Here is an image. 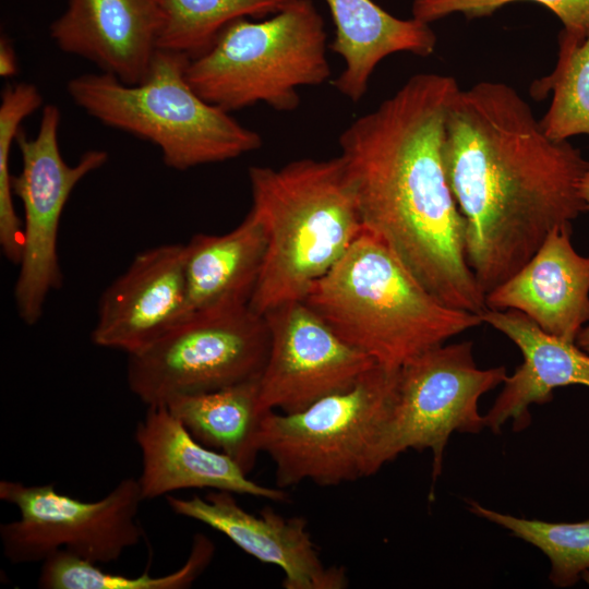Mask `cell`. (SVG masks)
<instances>
[{"label": "cell", "mask_w": 589, "mask_h": 589, "mask_svg": "<svg viewBox=\"0 0 589 589\" xmlns=\"http://www.w3.org/2000/svg\"><path fill=\"white\" fill-rule=\"evenodd\" d=\"M443 161L466 220V255L486 296L582 212L580 181L589 165L568 141L543 131L509 85L458 89L446 116Z\"/></svg>", "instance_id": "6da1fadb"}, {"label": "cell", "mask_w": 589, "mask_h": 589, "mask_svg": "<svg viewBox=\"0 0 589 589\" xmlns=\"http://www.w3.org/2000/svg\"><path fill=\"white\" fill-rule=\"evenodd\" d=\"M450 75H412L339 136L363 229L444 304L480 314L485 294L466 255V220L447 182L443 143Z\"/></svg>", "instance_id": "7a4b0ae2"}, {"label": "cell", "mask_w": 589, "mask_h": 589, "mask_svg": "<svg viewBox=\"0 0 589 589\" xmlns=\"http://www.w3.org/2000/svg\"><path fill=\"white\" fill-rule=\"evenodd\" d=\"M251 209L266 233V253L249 306L263 315L303 300L364 230L340 156L301 158L280 168H249Z\"/></svg>", "instance_id": "3957f363"}, {"label": "cell", "mask_w": 589, "mask_h": 589, "mask_svg": "<svg viewBox=\"0 0 589 589\" xmlns=\"http://www.w3.org/2000/svg\"><path fill=\"white\" fill-rule=\"evenodd\" d=\"M303 301L344 340L389 370L483 323L480 314L435 298L365 230Z\"/></svg>", "instance_id": "277c9868"}, {"label": "cell", "mask_w": 589, "mask_h": 589, "mask_svg": "<svg viewBox=\"0 0 589 589\" xmlns=\"http://www.w3.org/2000/svg\"><path fill=\"white\" fill-rule=\"evenodd\" d=\"M190 57L157 49L148 74L125 84L107 73L71 79L72 101L104 125L155 145L164 164L184 171L259 149L262 137L230 112L203 99L189 84Z\"/></svg>", "instance_id": "5b68a950"}, {"label": "cell", "mask_w": 589, "mask_h": 589, "mask_svg": "<svg viewBox=\"0 0 589 589\" xmlns=\"http://www.w3.org/2000/svg\"><path fill=\"white\" fill-rule=\"evenodd\" d=\"M326 51L322 15L311 0H296L267 20L229 23L206 51L190 59L187 80L228 112L260 103L293 111L300 87L330 77Z\"/></svg>", "instance_id": "8992f818"}, {"label": "cell", "mask_w": 589, "mask_h": 589, "mask_svg": "<svg viewBox=\"0 0 589 589\" xmlns=\"http://www.w3.org/2000/svg\"><path fill=\"white\" fill-rule=\"evenodd\" d=\"M398 370L375 365L350 388L303 410L263 414L259 447L275 465L277 488L304 481L333 486L376 473V452L395 402Z\"/></svg>", "instance_id": "52a82bcc"}, {"label": "cell", "mask_w": 589, "mask_h": 589, "mask_svg": "<svg viewBox=\"0 0 589 589\" xmlns=\"http://www.w3.org/2000/svg\"><path fill=\"white\" fill-rule=\"evenodd\" d=\"M266 320L249 305L191 313L129 354V389L146 406L259 378L266 364Z\"/></svg>", "instance_id": "ba28073f"}, {"label": "cell", "mask_w": 589, "mask_h": 589, "mask_svg": "<svg viewBox=\"0 0 589 589\" xmlns=\"http://www.w3.org/2000/svg\"><path fill=\"white\" fill-rule=\"evenodd\" d=\"M506 375L505 366L479 368L468 340L443 344L405 363L398 370L395 402L377 447L376 470L408 449H429L435 483L450 435L478 434L486 428L479 400L503 384Z\"/></svg>", "instance_id": "9c48e42d"}, {"label": "cell", "mask_w": 589, "mask_h": 589, "mask_svg": "<svg viewBox=\"0 0 589 589\" xmlns=\"http://www.w3.org/2000/svg\"><path fill=\"white\" fill-rule=\"evenodd\" d=\"M0 500L20 513L19 519L0 525L2 551L12 564L43 563L59 551L108 564L144 537L137 478H123L94 502L62 494L53 484L1 480Z\"/></svg>", "instance_id": "30bf717a"}, {"label": "cell", "mask_w": 589, "mask_h": 589, "mask_svg": "<svg viewBox=\"0 0 589 589\" xmlns=\"http://www.w3.org/2000/svg\"><path fill=\"white\" fill-rule=\"evenodd\" d=\"M60 109L46 105L36 135L28 137L21 130L15 140L22 167L12 176V191L22 203L24 219L13 294L19 316L27 325L39 321L48 294L61 286L58 233L65 204L77 183L108 160L106 151L89 149L69 165L60 151Z\"/></svg>", "instance_id": "8fae6325"}, {"label": "cell", "mask_w": 589, "mask_h": 589, "mask_svg": "<svg viewBox=\"0 0 589 589\" xmlns=\"http://www.w3.org/2000/svg\"><path fill=\"white\" fill-rule=\"evenodd\" d=\"M269 332L266 364L259 378L260 410L297 412L346 390L377 365L344 340L303 300L263 314Z\"/></svg>", "instance_id": "7c38bea8"}, {"label": "cell", "mask_w": 589, "mask_h": 589, "mask_svg": "<svg viewBox=\"0 0 589 589\" xmlns=\"http://www.w3.org/2000/svg\"><path fill=\"white\" fill-rule=\"evenodd\" d=\"M191 314L185 245L141 251L103 292L91 339L98 347L135 353Z\"/></svg>", "instance_id": "4fadbf2b"}, {"label": "cell", "mask_w": 589, "mask_h": 589, "mask_svg": "<svg viewBox=\"0 0 589 589\" xmlns=\"http://www.w3.org/2000/svg\"><path fill=\"white\" fill-rule=\"evenodd\" d=\"M178 516L200 521L225 534L254 558L279 567L286 589H341L348 586L344 567H327L303 517H284L269 507L254 515L242 508L233 493L213 490L204 497L166 495Z\"/></svg>", "instance_id": "5bb4252c"}, {"label": "cell", "mask_w": 589, "mask_h": 589, "mask_svg": "<svg viewBox=\"0 0 589 589\" xmlns=\"http://www.w3.org/2000/svg\"><path fill=\"white\" fill-rule=\"evenodd\" d=\"M163 23L158 0H69L50 37L64 53L137 84L148 74Z\"/></svg>", "instance_id": "9a60e30c"}, {"label": "cell", "mask_w": 589, "mask_h": 589, "mask_svg": "<svg viewBox=\"0 0 589 589\" xmlns=\"http://www.w3.org/2000/svg\"><path fill=\"white\" fill-rule=\"evenodd\" d=\"M134 441L141 452L137 480L146 500L188 489L228 491L284 502L285 490L261 485L229 456L200 443L167 408L147 406L135 426Z\"/></svg>", "instance_id": "2e32d148"}, {"label": "cell", "mask_w": 589, "mask_h": 589, "mask_svg": "<svg viewBox=\"0 0 589 589\" xmlns=\"http://www.w3.org/2000/svg\"><path fill=\"white\" fill-rule=\"evenodd\" d=\"M570 236L572 227L553 229L520 269L486 293V308L516 310L575 342L589 323V256L576 252Z\"/></svg>", "instance_id": "e0dca14e"}, {"label": "cell", "mask_w": 589, "mask_h": 589, "mask_svg": "<svg viewBox=\"0 0 589 589\" xmlns=\"http://www.w3.org/2000/svg\"><path fill=\"white\" fill-rule=\"evenodd\" d=\"M483 323L510 339L522 356L515 372L484 414L485 426L500 434L510 422L520 432L531 424L530 406L552 401L555 388L581 385L589 388V353L576 342L553 336L516 310L485 309Z\"/></svg>", "instance_id": "ac0fdd59"}, {"label": "cell", "mask_w": 589, "mask_h": 589, "mask_svg": "<svg viewBox=\"0 0 589 589\" xmlns=\"http://www.w3.org/2000/svg\"><path fill=\"white\" fill-rule=\"evenodd\" d=\"M325 2L335 25L329 47L344 61L334 86L353 103L365 95L370 77L386 57L396 52L429 57L435 50L437 39L429 23L395 17L372 0Z\"/></svg>", "instance_id": "d6986e66"}, {"label": "cell", "mask_w": 589, "mask_h": 589, "mask_svg": "<svg viewBox=\"0 0 589 589\" xmlns=\"http://www.w3.org/2000/svg\"><path fill=\"white\" fill-rule=\"evenodd\" d=\"M266 233L250 211L223 235H194L185 245V279L191 313L250 303L263 268Z\"/></svg>", "instance_id": "ffe728a7"}, {"label": "cell", "mask_w": 589, "mask_h": 589, "mask_svg": "<svg viewBox=\"0 0 589 589\" xmlns=\"http://www.w3.org/2000/svg\"><path fill=\"white\" fill-rule=\"evenodd\" d=\"M259 378L176 396L165 405L200 443L226 454L249 474L261 453Z\"/></svg>", "instance_id": "44dd1931"}, {"label": "cell", "mask_w": 589, "mask_h": 589, "mask_svg": "<svg viewBox=\"0 0 589 589\" xmlns=\"http://www.w3.org/2000/svg\"><path fill=\"white\" fill-rule=\"evenodd\" d=\"M215 554L213 541L195 533L185 562L176 570L130 577L104 572L98 564L59 551L41 563L37 586L43 589H187L201 576Z\"/></svg>", "instance_id": "7402d4cb"}, {"label": "cell", "mask_w": 589, "mask_h": 589, "mask_svg": "<svg viewBox=\"0 0 589 589\" xmlns=\"http://www.w3.org/2000/svg\"><path fill=\"white\" fill-rule=\"evenodd\" d=\"M552 91L551 105L540 120L544 133L555 141L589 135V35H558L557 62L552 73L533 82L530 94L543 99Z\"/></svg>", "instance_id": "603a6c76"}, {"label": "cell", "mask_w": 589, "mask_h": 589, "mask_svg": "<svg viewBox=\"0 0 589 589\" xmlns=\"http://www.w3.org/2000/svg\"><path fill=\"white\" fill-rule=\"evenodd\" d=\"M296 0H158L164 23L158 49L191 59L206 51L219 33L241 17L275 14Z\"/></svg>", "instance_id": "cb8c5ba5"}, {"label": "cell", "mask_w": 589, "mask_h": 589, "mask_svg": "<svg viewBox=\"0 0 589 589\" xmlns=\"http://www.w3.org/2000/svg\"><path fill=\"white\" fill-rule=\"evenodd\" d=\"M467 506L473 515L539 549L550 561L549 580L555 587H572L589 569V519L551 522L500 513L472 500H467Z\"/></svg>", "instance_id": "d4e9b609"}, {"label": "cell", "mask_w": 589, "mask_h": 589, "mask_svg": "<svg viewBox=\"0 0 589 589\" xmlns=\"http://www.w3.org/2000/svg\"><path fill=\"white\" fill-rule=\"evenodd\" d=\"M43 105L36 85L21 82L8 84L0 103V245L7 260L19 264L23 245V221L13 204L10 154L22 122Z\"/></svg>", "instance_id": "484cf974"}, {"label": "cell", "mask_w": 589, "mask_h": 589, "mask_svg": "<svg viewBox=\"0 0 589 589\" xmlns=\"http://www.w3.org/2000/svg\"><path fill=\"white\" fill-rule=\"evenodd\" d=\"M516 1L542 4L560 19L566 33L580 39L589 35V0H413L412 17L425 23L454 13L482 17Z\"/></svg>", "instance_id": "4316f807"}, {"label": "cell", "mask_w": 589, "mask_h": 589, "mask_svg": "<svg viewBox=\"0 0 589 589\" xmlns=\"http://www.w3.org/2000/svg\"><path fill=\"white\" fill-rule=\"evenodd\" d=\"M17 72V60L13 45L7 37L0 39V76L11 77Z\"/></svg>", "instance_id": "83f0119b"}, {"label": "cell", "mask_w": 589, "mask_h": 589, "mask_svg": "<svg viewBox=\"0 0 589 589\" xmlns=\"http://www.w3.org/2000/svg\"><path fill=\"white\" fill-rule=\"evenodd\" d=\"M579 191L587 212L589 211V165L581 178Z\"/></svg>", "instance_id": "f1b7e54d"}, {"label": "cell", "mask_w": 589, "mask_h": 589, "mask_svg": "<svg viewBox=\"0 0 589 589\" xmlns=\"http://www.w3.org/2000/svg\"><path fill=\"white\" fill-rule=\"evenodd\" d=\"M575 342L584 351L589 353V325L582 327Z\"/></svg>", "instance_id": "f546056e"}]
</instances>
